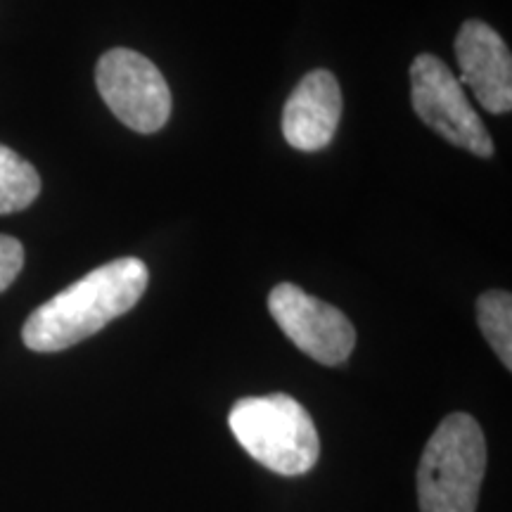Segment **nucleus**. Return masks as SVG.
Listing matches in <instances>:
<instances>
[{"mask_svg": "<svg viewBox=\"0 0 512 512\" xmlns=\"http://www.w3.org/2000/svg\"><path fill=\"white\" fill-rule=\"evenodd\" d=\"M95 83L105 105L131 131L155 133L171 117L169 83L157 64L136 50H107L98 60Z\"/></svg>", "mask_w": 512, "mask_h": 512, "instance_id": "5", "label": "nucleus"}, {"mask_svg": "<svg viewBox=\"0 0 512 512\" xmlns=\"http://www.w3.org/2000/svg\"><path fill=\"white\" fill-rule=\"evenodd\" d=\"M41 192V176L27 159L0 145V214L27 209Z\"/></svg>", "mask_w": 512, "mask_h": 512, "instance_id": "9", "label": "nucleus"}, {"mask_svg": "<svg viewBox=\"0 0 512 512\" xmlns=\"http://www.w3.org/2000/svg\"><path fill=\"white\" fill-rule=\"evenodd\" d=\"M342 88L328 69H313L299 81L283 110V136L294 150H323L342 119Z\"/></svg>", "mask_w": 512, "mask_h": 512, "instance_id": "8", "label": "nucleus"}, {"mask_svg": "<svg viewBox=\"0 0 512 512\" xmlns=\"http://www.w3.org/2000/svg\"><path fill=\"white\" fill-rule=\"evenodd\" d=\"M24 266V247L22 242L0 235V292H5L15 283V278Z\"/></svg>", "mask_w": 512, "mask_h": 512, "instance_id": "11", "label": "nucleus"}, {"mask_svg": "<svg viewBox=\"0 0 512 512\" xmlns=\"http://www.w3.org/2000/svg\"><path fill=\"white\" fill-rule=\"evenodd\" d=\"M268 311L287 339L323 366H339L356 347V330L337 306L320 302L302 287L280 283L268 297Z\"/></svg>", "mask_w": 512, "mask_h": 512, "instance_id": "6", "label": "nucleus"}, {"mask_svg": "<svg viewBox=\"0 0 512 512\" xmlns=\"http://www.w3.org/2000/svg\"><path fill=\"white\" fill-rule=\"evenodd\" d=\"M460 83H467L479 105L491 114L512 110V57L489 24L470 19L456 36Z\"/></svg>", "mask_w": 512, "mask_h": 512, "instance_id": "7", "label": "nucleus"}, {"mask_svg": "<svg viewBox=\"0 0 512 512\" xmlns=\"http://www.w3.org/2000/svg\"><path fill=\"white\" fill-rule=\"evenodd\" d=\"M228 425L249 456L275 475L299 477L318 463V430L309 411L292 396L240 399L230 408Z\"/></svg>", "mask_w": 512, "mask_h": 512, "instance_id": "2", "label": "nucleus"}, {"mask_svg": "<svg viewBox=\"0 0 512 512\" xmlns=\"http://www.w3.org/2000/svg\"><path fill=\"white\" fill-rule=\"evenodd\" d=\"M477 323L486 342L505 368H512V297L510 292L491 290L477 299Z\"/></svg>", "mask_w": 512, "mask_h": 512, "instance_id": "10", "label": "nucleus"}, {"mask_svg": "<svg viewBox=\"0 0 512 512\" xmlns=\"http://www.w3.org/2000/svg\"><path fill=\"white\" fill-rule=\"evenodd\" d=\"M486 472V439L467 413L441 420L418 467L420 512H475Z\"/></svg>", "mask_w": 512, "mask_h": 512, "instance_id": "3", "label": "nucleus"}, {"mask_svg": "<svg viewBox=\"0 0 512 512\" xmlns=\"http://www.w3.org/2000/svg\"><path fill=\"white\" fill-rule=\"evenodd\" d=\"M413 110L451 145L477 157L494 155V140L467 100L463 83L437 55H418L411 64Z\"/></svg>", "mask_w": 512, "mask_h": 512, "instance_id": "4", "label": "nucleus"}, {"mask_svg": "<svg viewBox=\"0 0 512 512\" xmlns=\"http://www.w3.org/2000/svg\"><path fill=\"white\" fill-rule=\"evenodd\" d=\"M147 280V266L136 256L95 268L31 313L22 328L24 344L38 354L74 347L131 311L147 290Z\"/></svg>", "mask_w": 512, "mask_h": 512, "instance_id": "1", "label": "nucleus"}]
</instances>
